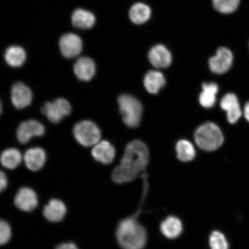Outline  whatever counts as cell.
Wrapping results in <instances>:
<instances>
[{
	"instance_id": "cell-1",
	"label": "cell",
	"mask_w": 249,
	"mask_h": 249,
	"mask_svg": "<svg viewBox=\"0 0 249 249\" xmlns=\"http://www.w3.org/2000/svg\"><path fill=\"white\" fill-rule=\"evenodd\" d=\"M147 146L140 140L130 142L126 146L121 164L113 171L112 180L118 184L133 181L145 172L148 163Z\"/></svg>"
},
{
	"instance_id": "cell-2",
	"label": "cell",
	"mask_w": 249,
	"mask_h": 249,
	"mask_svg": "<svg viewBox=\"0 0 249 249\" xmlns=\"http://www.w3.org/2000/svg\"><path fill=\"white\" fill-rule=\"evenodd\" d=\"M147 193L148 191L143 190L142 202L138 210L118 224L116 238L118 244L123 249H143L147 244V232L145 227L139 222V216Z\"/></svg>"
},
{
	"instance_id": "cell-3",
	"label": "cell",
	"mask_w": 249,
	"mask_h": 249,
	"mask_svg": "<svg viewBox=\"0 0 249 249\" xmlns=\"http://www.w3.org/2000/svg\"><path fill=\"white\" fill-rule=\"evenodd\" d=\"M195 140L199 148L205 151H213L220 148L224 142V136L216 124L207 123L196 129Z\"/></svg>"
},
{
	"instance_id": "cell-4",
	"label": "cell",
	"mask_w": 249,
	"mask_h": 249,
	"mask_svg": "<svg viewBox=\"0 0 249 249\" xmlns=\"http://www.w3.org/2000/svg\"><path fill=\"white\" fill-rule=\"evenodd\" d=\"M118 103L124 123L130 127L138 126L142 114L141 103L134 96L129 94L120 95Z\"/></svg>"
},
{
	"instance_id": "cell-5",
	"label": "cell",
	"mask_w": 249,
	"mask_h": 249,
	"mask_svg": "<svg viewBox=\"0 0 249 249\" xmlns=\"http://www.w3.org/2000/svg\"><path fill=\"white\" fill-rule=\"evenodd\" d=\"M73 135L77 142L85 147L94 146L101 138V133L97 125L91 121H82L73 127Z\"/></svg>"
},
{
	"instance_id": "cell-6",
	"label": "cell",
	"mask_w": 249,
	"mask_h": 249,
	"mask_svg": "<svg viewBox=\"0 0 249 249\" xmlns=\"http://www.w3.org/2000/svg\"><path fill=\"white\" fill-rule=\"evenodd\" d=\"M71 111L70 102L62 98L46 102L42 108L43 114L54 124L59 123L65 117L70 116Z\"/></svg>"
},
{
	"instance_id": "cell-7",
	"label": "cell",
	"mask_w": 249,
	"mask_h": 249,
	"mask_svg": "<svg viewBox=\"0 0 249 249\" xmlns=\"http://www.w3.org/2000/svg\"><path fill=\"white\" fill-rule=\"evenodd\" d=\"M45 126L39 121L29 120L23 121L18 126L17 137L21 144H25L34 137H40L44 135Z\"/></svg>"
},
{
	"instance_id": "cell-8",
	"label": "cell",
	"mask_w": 249,
	"mask_h": 249,
	"mask_svg": "<svg viewBox=\"0 0 249 249\" xmlns=\"http://www.w3.org/2000/svg\"><path fill=\"white\" fill-rule=\"evenodd\" d=\"M232 62V52L229 49L222 47L217 50L215 55L210 59V69L214 73H225L231 67Z\"/></svg>"
},
{
	"instance_id": "cell-9",
	"label": "cell",
	"mask_w": 249,
	"mask_h": 249,
	"mask_svg": "<svg viewBox=\"0 0 249 249\" xmlns=\"http://www.w3.org/2000/svg\"><path fill=\"white\" fill-rule=\"evenodd\" d=\"M60 48L62 55L65 58L76 57L82 51V40L76 34L73 33L64 34L60 40Z\"/></svg>"
},
{
	"instance_id": "cell-10",
	"label": "cell",
	"mask_w": 249,
	"mask_h": 249,
	"mask_svg": "<svg viewBox=\"0 0 249 249\" xmlns=\"http://www.w3.org/2000/svg\"><path fill=\"white\" fill-rule=\"evenodd\" d=\"M14 202L18 210L25 213H30L38 206V196L33 189L23 187L16 195Z\"/></svg>"
},
{
	"instance_id": "cell-11",
	"label": "cell",
	"mask_w": 249,
	"mask_h": 249,
	"mask_svg": "<svg viewBox=\"0 0 249 249\" xmlns=\"http://www.w3.org/2000/svg\"><path fill=\"white\" fill-rule=\"evenodd\" d=\"M32 100V91L24 83L18 82L12 87L11 101L16 108L23 109L29 107Z\"/></svg>"
},
{
	"instance_id": "cell-12",
	"label": "cell",
	"mask_w": 249,
	"mask_h": 249,
	"mask_svg": "<svg viewBox=\"0 0 249 249\" xmlns=\"http://www.w3.org/2000/svg\"><path fill=\"white\" fill-rule=\"evenodd\" d=\"M148 59L154 67L166 68L172 62V55L166 47L160 44L152 47L149 52Z\"/></svg>"
},
{
	"instance_id": "cell-13",
	"label": "cell",
	"mask_w": 249,
	"mask_h": 249,
	"mask_svg": "<svg viewBox=\"0 0 249 249\" xmlns=\"http://www.w3.org/2000/svg\"><path fill=\"white\" fill-rule=\"evenodd\" d=\"M67 213L66 205L60 200L52 199L43 208V216L51 222H60L64 219Z\"/></svg>"
},
{
	"instance_id": "cell-14",
	"label": "cell",
	"mask_w": 249,
	"mask_h": 249,
	"mask_svg": "<svg viewBox=\"0 0 249 249\" xmlns=\"http://www.w3.org/2000/svg\"><path fill=\"white\" fill-rule=\"evenodd\" d=\"M220 107L227 112V120L230 124L236 123L242 116L238 98L233 93L224 96L220 102Z\"/></svg>"
},
{
	"instance_id": "cell-15",
	"label": "cell",
	"mask_w": 249,
	"mask_h": 249,
	"mask_svg": "<svg viewBox=\"0 0 249 249\" xmlns=\"http://www.w3.org/2000/svg\"><path fill=\"white\" fill-rule=\"evenodd\" d=\"M73 71L78 79L83 82H89L96 72L95 62L89 57H81L74 64Z\"/></svg>"
},
{
	"instance_id": "cell-16",
	"label": "cell",
	"mask_w": 249,
	"mask_h": 249,
	"mask_svg": "<svg viewBox=\"0 0 249 249\" xmlns=\"http://www.w3.org/2000/svg\"><path fill=\"white\" fill-rule=\"evenodd\" d=\"M24 160L26 167L31 171H37L42 169L46 160V152L41 148H31L26 152Z\"/></svg>"
},
{
	"instance_id": "cell-17",
	"label": "cell",
	"mask_w": 249,
	"mask_h": 249,
	"mask_svg": "<svg viewBox=\"0 0 249 249\" xmlns=\"http://www.w3.org/2000/svg\"><path fill=\"white\" fill-rule=\"evenodd\" d=\"M92 155L96 161L104 164L112 163L116 155V150L113 145L107 141L99 142L93 146Z\"/></svg>"
},
{
	"instance_id": "cell-18",
	"label": "cell",
	"mask_w": 249,
	"mask_h": 249,
	"mask_svg": "<svg viewBox=\"0 0 249 249\" xmlns=\"http://www.w3.org/2000/svg\"><path fill=\"white\" fill-rule=\"evenodd\" d=\"M160 229L162 234L168 239L179 237L183 231V225L178 217L168 216L161 222Z\"/></svg>"
},
{
	"instance_id": "cell-19",
	"label": "cell",
	"mask_w": 249,
	"mask_h": 249,
	"mask_svg": "<svg viewBox=\"0 0 249 249\" xmlns=\"http://www.w3.org/2000/svg\"><path fill=\"white\" fill-rule=\"evenodd\" d=\"M96 18L91 12L83 9H77L71 16V22L77 29H91L95 24Z\"/></svg>"
},
{
	"instance_id": "cell-20",
	"label": "cell",
	"mask_w": 249,
	"mask_h": 249,
	"mask_svg": "<svg viewBox=\"0 0 249 249\" xmlns=\"http://www.w3.org/2000/svg\"><path fill=\"white\" fill-rule=\"evenodd\" d=\"M144 84L147 91L152 94H157L163 88L166 79L162 73L158 71H150L146 74Z\"/></svg>"
},
{
	"instance_id": "cell-21",
	"label": "cell",
	"mask_w": 249,
	"mask_h": 249,
	"mask_svg": "<svg viewBox=\"0 0 249 249\" xmlns=\"http://www.w3.org/2000/svg\"><path fill=\"white\" fill-rule=\"evenodd\" d=\"M4 58L9 66L18 68L22 66L26 61V52L20 46H12L5 51Z\"/></svg>"
},
{
	"instance_id": "cell-22",
	"label": "cell",
	"mask_w": 249,
	"mask_h": 249,
	"mask_svg": "<svg viewBox=\"0 0 249 249\" xmlns=\"http://www.w3.org/2000/svg\"><path fill=\"white\" fill-rule=\"evenodd\" d=\"M202 91L199 98V101L202 107L210 108L216 102V95L219 87L216 83H204L202 85Z\"/></svg>"
},
{
	"instance_id": "cell-23",
	"label": "cell",
	"mask_w": 249,
	"mask_h": 249,
	"mask_svg": "<svg viewBox=\"0 0 249 249\" xmlns=\"http://www.w3.org/2000/svg\"><path fill=\"white\" fill-rule=\"evenodd\" d=\"M22 155L20 151L15 148L5 149L0 157V162L8 169H15L21 163Z\"/></svg>"
},
{
	"instance_id": "cell-24",
	"label": "cell",
	"mask_w": 249,
	"mask_h": 249,
	"mask_svg": "<svg viewBox=\"0 0 249 249\" xmlns=\"http://www.w3.org/2000/svg\"><path fill=\"white\" fill-rule=\"evenodd\" d=\"M151 15L150 8L143 3H136L134 4L129 11L130 20L137 24L145 23L150 18Z\"/></svg>"
},
{
	"instance_id": "cell-25",
	"label": "cell",
	"mask_w": 249,
	"mask_h": 249,
	"mask_svg": "<svg viewBox=\"0 0 249 249\" xmlns=\"http://www.w3.org/2000/svg\"><path fill=\"white\" fill-rule=\"evenodd\" d=\"M177 158L184 162L194 160L196 155V150L194 145L188 140H180L176 145Z\"/></svg>"
},
{
	"instance_id": "cell-26",
	"label": "cell",
	"mask_w": 249,
	"mask_h": 249,
	"mask_svg": "<svg viewBox=\"0 0 249 249\" xmlns=\"http://www.w3.org/2000/svg\"><path fill=\"white\" fill-rule=\"evenodd\" d=\"M214 9L224 14H232L238 9L240 0H213Z\"/></svg>"
},
{
	"instance_id": "cell-27",
	"label": "cell",
	"mask_w": 249,
	"mask_h": 249,
	"mask_svg": "<svg viewBox=\"0 0 249 249\" xmlns=\"http://www.w3.org/2000/svg\"><path fill=\"white\" fill-rule=\"evenodd\" d=\"M211 249H229V244L225 236L219 231H214L210 236Z\"/></svg>"
},
{
	"instance_id": "cell-28",
	"label": "cell",
	"mask_w": 249,
	"mask_h": 249,
	"mask_svg": "<svg viewBox=\"0 0 249 249\" xmlns=\"http://www.w3.org/2000/svg\"><path fill=\"white\" fill-rule=\"evenodd\" d=\"M11 236L12 229L10 225L6 221L0 219V246L8 244Z\"/></svg>"
},
{
	"instance_id": "cell-29",
	"label": "cell",
	"mask_w": 249,
	"mask_h": 249,
	"mask_svg": "<svg viewBox=\"0 0 249 249\" xmlns=\"http://www.w3.org/2000/svg\"><path fill=\"white\" fill-rule=\"evenodd\" d=\"M8 184V178L6 174L0 171V194L4 191Z\"/></svg>"
},
{
	"instance_id": "cell-30",
	"label": "cell",
	"mask_w": 249,
	"mask_h": 249,
	"mask_svg": "<svg viewBox=\"0 0 249 249\" xmlns=\"http://www.w3.org/2000/svg\"><path fill=\"white\" fill-rule=\"evenodd\" d=\"M55 249H79L73 243L67 242L58 245Z\"/></svg>"
},
{
	"instance_id": "cell-31",
	"label": "cell",
	"mask_w": 249,
	"mask_h": 249,
	"mask_svg": "<svg viewBox=\"0 0 249 249\" xmlns=\"http://www.w3.org/2000/svg\"><path fill=\"white\" fill-rule=\"evenodd\" d=\"M244 114L246 119L249 122V102L246 104L244 108Z\"/></svg>"
},
{
	"instance_id": "cell-32",
	"label": "cell",
	"mask_w": 249,
	"mask_h": 249,
	"mask_svg": "<svg viewBox=\"0 0 249 249\" xmlns=\"http://www.w3.org/2000/svg\"><path fill=\"white\" fill-rule=\"evenodd\" d=\"M2 104H1V101H0V115H1V114L2 113Z\"/></svg>"
}]
</instances>
